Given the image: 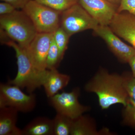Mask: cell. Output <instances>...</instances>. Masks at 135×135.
<instances>
[{"label":"cell","instance_id":"cell-15","mask_svg":"<svg viewBox=\"0 0 135 135\" xmlns=\"http://www.w3.org/2000/svg\"><path fill=\"white\" fill-rule=\"evenodd\" d=\"M22 131V135H54L53 119L37 117L29 122Z\"/></svg>","mask_w":135,"mask_h":135},{"label":"cell","instance_id":"cell-24","mask_svg":"<svg viewBox=\"0 0 135 135\" xmlns=\"http://www.w3.org/2000/svg\"><path fill=\"white\" fill-rule=\"evenodd\" d=\"M128 63L132 70V75L135 78V55L130 59Z\"/></svg>","mask_w":135,"mask_h":135},{"label":"cell","instance_id":"cell-14","mask_svg":"<svg viewBox=\"0 0 135 135\" xmlns=\"http://www.w3.org/2000/svg\"><path fill=\"white\" fill-rule=\"evenodd\" d=\"M18 112L9 107L0 108V135H22L17 126Z\"/></svg>","mask_w":135,"mask_h":135},{"label":"cell","instance_id":"cell-1","mask_svg":"<svg viewBox=\"0 0 135 135\" xmlns=\"http://www.w3.org/2000/svg\"><path fill=\"white\" fill-rule=\"evenodd\" d=\"M86 91L94 92L98 98L101 109H108L113 105L127 103L128 94L122 75L110 74L101 69L85 86Z\"/></svg>","mask_w":135,"mask_h":135},{"label":"cell","instance_id":"cell-20","mask_svg":"<svg viewBox=\"0 0 135 135\" xmlns=\"http://www.w3.org/2000/svg\"><path fill=\"white\" fill-rule=\"evenodd\" d=\"M37 2L62 12L79 3V0H35Z\"/></svg>","mask_w":135,"mask_h":135},{"label":"cell","instance_id":"cell-9","mask_svg":"<svg viewBox=\"0 0 135 135\" xmlns=\"http://www.w3.org/2000/svg\"><path fill=\"white\" fill-rule=\"evenodd\" d=\"M53 37V33H38L26 49L35 67L40 71L47 70V56Z\"/></svg>","mask_w":135,"mask_h":135},{"label":"cell","instance_id":"cell-5","mask_svg":"<svg viewBox=\"0 0 135 135\" xmlns=\"http://www.w3.org/2000/svg\"><path fill=\"white\" fill-rule=\"evenodd\" d=\"M98 25L79 3L61 13L60 26L70 36L86 30H93Z\"/></svg>","mask_w":135,"mask_h":135},{"label":"cell","instance_id":"cell-17","mask_svg":"<svg viewBox=\"0 0 135 135\" xmlns=\"http://www.w3.org/2000/svg\"><path fill=\"white\" fill-rule=\"evenodd\" d=\"M54 135H69L71 134L73 119L57 113L53 119Z\"/></svg>","mask_w":135,"mask_h":135},{"label":"cell","instance_id":"cell-11","mask_svg":"<svg viewBox=\"0 0 135 135\" xmlns=\"http://www.w3.org/2000/svg\"><path fill=\"white\" fill-rule=\"evenodd\" d=\"M109 26L135 49V16L126 11L117 12Z\"/></svg>","mask_w":135,"mask_h":135},{"label":"cell","instance_id":"cell-22","mask_svg":"<svg viewBox=\"0 0 135 135\" xmlns=\"http://www.w3.org/2000/svg\"><path fill=\"white\" fill-rule=\"evenodd\" d=\"M17 9L9 3L3 2L0 3V15L1 16L11 14Z\"/></svg>","mask_w":135,"mask_h":135},{"label":"cell","instance_id":"cell-7","mask_svg":"<svg viewBox=\"0 0 135 135\" xmlns=\"http://www.w3.org/2000/svg\"><path fill=\"white\" fill-rule=\"evenodd\" d=\"M80 89H74L70 92L58 93L49 98L50 104L57 113L74 119L89 110V107L80 104L79 101Z\"/></svg>","mask_w":135,"mask_h":135},{"label":"cell","instance_id":"cell-10","mask_svg":"<svg viewBox=\"0 0 135 135\" xmlns=\"http://www.w3.org/2000/svg\"><path fill=\"white\" fill-rule=\"evenodd\" d=\"M79 3L101 25L109 26L117 12L118 7L107 0H79Z\"/></svg>","mask_w":135,"mask_h":135},{"label":"cell","instance_id":"cell-4","mask_svg":"<svg viewBox=\"0 0 135 135\" xmlns=\"http://www.w3.org/2000/svg\"><path fill=\"white\" fill-rule=\"evenodd\" d=\"M22 10L32 22L38 33H53L60 26L62 12L35 0H29Z\"/></svg>","mask_w":135,"mask_h":135},{"label":"cell","instance_id":"cell-18","mask_svg":"<svg viewBox=\"0 0 135 135\" xmlns=\"http://www.w3.org/2000/svg\"><path fill=\"white\" fill-rule=\"evenodd\" d=\"M71 37L61 26L53 33V39L60 51L62 59L67 49L69 38Z\"/></svg>","mask_w":135,"mask_h":135},{"label":"cell","instance_id":"cell-6","mask_svg":"<svg viewBox=\"0 0 135 135\" xmlns=\"http://www.w3.org/2000/svg\"><path fill=\"white\" fill-rule=\"evenodd\" d=\"M36 105V95L33 93L25 94L21 88L8 83L0 84V108L9 107L26 113L33 110Z\"/></svg>","mask_w":135,"mask_h":135},{"label":"cell","instance_id":"cell-12","mask_svg":"<svg viewBox=\"0 0 135 135\" xmlns=\"http://www.w3.org/2000/svg\"><path fill=\"white\" fill-rule=\"evenodd\" d=\"M122 76L128 94L123 111V122L126 125L135 127V78L129 73L124 74Z\"/></svg>","mask_w":135,"mask_h":135},{"label":"cell","instance_id":"cell-2","mask_svg":"<svg viewBox=\"0 0 135 135\" xmlns=\"http://www.w3.org/2000/svg\"><path fill=\"white\" fill-rule=\"evenodd\" d=\"M5 44L15 50L18 66L16 76L13 79L9 80L8 83L22 89L25 88L29 94L33 93L35 90L42 86L47 70L44 71L37 70L29 58L26 49L16 42L11 40Z\"/></svg>","mask_w":135,"mask_h":135},{"label":"cell","instance_id":"cell-23","mask_svg":"<svg viewBox=\"0 0 135 135\" xmlns=\"http://www.w3.org/2000/svg\"><path fill=\"white\" fill-rule=\"evenodd\" d=\"M10 3L14 6L16 8L23 9L25 6L29 1V0H1Z\"/></svg>","mask_w":135,"mask_h":135},{"label":"cell","instance_id":"cell-3","mask_svg":"<svg viewBox=\"0 0 135 135\" xmlns=\"http://www.w3.org/2000/svg\"><path fill=\"white\" fill-rule=\"evenodd\" d=\"M0 26L11 40L25 49L38 33L32 22L22 10L1 16Z\"/></svg>","mask_w":135,"mask_h":135},{"label":"cell","instance_id":"cell-16","mask_svg":"<svg viewBox=\"0 0 135 135\" xmlns=\"http://www.w3.org/2000/svg\"><path fill=\"white\" fill-rule=\"evenodd\" d=\"M95 124L92 119L82 115L73 119L71 135H98Z\"/></svg>","mask_w":135,"mask_h":135},{"label":"cell","instance_id":"cell-21","mask_svg":"<svg viewBox=\"0 0 135 135\" xmlns=\"http://www.w3.org/2000/svg\"><path fill=\"white\" fill-rule=\"evenodd\" d=\"M126 11L135 16V0H121L117 12Z\"/></svg>","mask_w":135,"mask_h":135},{"label":"cell","instance_id":"cell-13","mask_svg":"<svg viewBox=\"0 0 135 135\" xmlns=\"http://www.w3.org/2000/svg\"><path fill=\"white\" fill-rule=\"evenodd\" d=\"M70 77L67 74L60 73L57 69L47 70L42 86L48 98L57 94L67 86Z\"/></svg>","mask_w":135,"mask_h":135},{"label":"cell","instance_id":"cell-19","mask_svg":"<svg viewBox=\"0 0 135 135\" xmlns=\"http://www.w3.org/2000/svg\"><path fill=\"white\" fill-rule=\"evenodd\" d=\"M62 59L60 51L55 42L53 40V37L47 56L46 61L47 70L57 69Z\"/></svg>","mask_w":135,"mask_h":135},{"label":"cell","instance_id":"cell-8","mask_svg":"<svg viewBox=\"0 0 135 135\" xmlns=\"http://www.w3.org/2000/svg\"><path fill=\"white\" fill-rule=\"evenodd\" d=\"M95 35L104 41L110 50L120 61L128 63L135 55V49L122 41L109 26L98 25L93 30Z\"/></svg>","mask_w":135,"mask_h":135},{"label":"cell","instance_id":"cell-25","mask_svg":"<svg viewBox=\"0 0 135 135\" xmlns=\"http://www.w3.org/2000/svg\"><path fill=\"white\" fill-rule=\"evenodd\" d=\"M109 2L116 6L118 8V6L119 5L121 0H107Z\"/></svg>","mask_w":135,"mask_h":135}]
</instances>
